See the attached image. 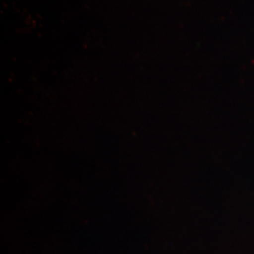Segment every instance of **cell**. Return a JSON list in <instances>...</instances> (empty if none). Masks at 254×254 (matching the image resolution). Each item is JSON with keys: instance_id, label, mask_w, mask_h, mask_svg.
<instances>
[]
</instances>
